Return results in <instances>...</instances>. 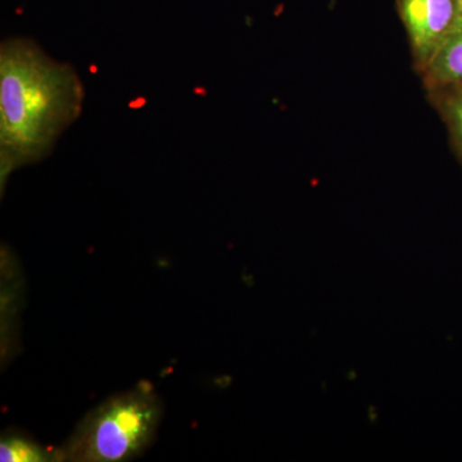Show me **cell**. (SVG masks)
I'll return each mask as SVG.
<instances>
[{
	"label": "cell",
	"mask_w": 462,
	"mask_h": 462,
	"mask_svg": "<svg viewBox=\"0 0 462 462\" xmlns=\"http://www.w3.org/2000/svg\"><path fill=\"white\" fill-rule=\"evenodd\" d=\"M85 89L69 63L58 62L27 38L0 45L2 187L21 167L50 156L83 111Z\"/></svg>",
	"instance_id": "1"
},
{
	"label": "cell",
	"mask_w": 462,
	"mask_h": 462,
	"mask_svg": "<svg viewBox=\"0 0 462 462\" xmlns=\"http://www.w3.org/2000/svg\"><path fill=\"white\" fill-rule=\"evenodd\" d=\"M162 416V402L151 385L111 397L91 410L58 449L60 461L125 462L139 457L156 439Z\"/></svg>",
	"instance_id": "2"
},
{
	"label": "cell",
	"mask_w": 462,
	"mask_h": 462,
	"mask_svg": "<svg viewBox=\"0 0 462 462\" xmlns=\"http://www.w3.org/2000/svg\"><path fill=\"white\" fill-rule=\"evenodd\" d=\"M396 7L419 76L461 23V0H396Z\"/></svg>",
	"instance_id": "3"
},
{
	"label": "cell",
	"mask_w": 462,
	"mask_h": 462,
	"mask_svg": "<svg viewBox=\"0 0 462 462\" xmlns=\"http://www.w3.org/2000/svg\"><path fill=\"white\" fill-rule=\"evenodd\" d=\"M419 78L425 91L462 87V20Z\"/></svg>",
	"instance_id": "4"
},
{
	"label": "cell",
	"mask_w": 462,
	"mask_h": 462,
	"mask_svg": "<svg viewBox=\"0 0 462 462\" xmlns=\"http://www.w3.org/2000/svg\"><path fill=\"white\" fill-rule=\"evenodd\" d=\"M428 102L446 125L452 149L462 163V87L425 91Z\"/></svg>",
	"instance_id": "5"
},
{
	"label": "cell",
	"mask_w": 462,
	"mask_h": 462,
	"mask_svg": "<svg viewBox=\"0 0 462 462\" xmlns=\"http://www.w3.org/2000/svg\"><path fill=\"white\" fill-rule=\"evenodd\" d=\"M2 462H50L60 461V451H51L32 437L20 431H7L0 439Z\"/></svg>",
	"instance_id": "6"
},
{
	"label": "cell",
	"mask_w": 462,
	"mask_h": 462,
	"mask_svg": "<svg viewBox=\"0 0 462 462\" xmlns=\"http://www.w3.org/2000/svg\"><path fill=\"white\" fill-rule=\"evenodd\" d=\"M461 5H462V0H461Z\"/></svg>",
	"instance_id": "7"
}]
</instances>
